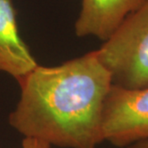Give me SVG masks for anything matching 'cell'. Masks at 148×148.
Masks as SVG:
<instances>
[{
    "mask_svg": "<svg viewBox=\"0 0 148 148\" xmlns=\"http://www.w3.org/2000/svg\"><path fill=\"white\" fill-rule=\"evenodd\" d=\"M18 84L20 99L8 123L24 138L64 148L104 142L102 110L112 81L95 50L57 66L38 65Z\"/></svg>",
    "mask_w": 148,
    "mask_h": 148,
    "instance_id": "1",
    "label": "cell"
},
{
    "mask_svg": "<svg viewBox=\"0 0 148 148\" xmlns=\"http://www.w3.org/2000/svg\"><path fill=\"white\" fill-rule=\"evenodd\" d=\"M95 52L110 72L112 85L129 90L147 88L148 0Z\"/></svg>",
    "mask_w": 148,
    "mask_h": 148,
    "instance_id": "2",
    "label": "cell"
},
{
    "mask_svg": "<svg viewBox=\"0 0 148 148\" xmlns=\"http://www.w3.org/2000/svg\"><path fill=\"white\" fill-rule=\"evenodd\" d=\"M102 136L118 147L148 138V87L129 90L112 85L103 106Z\"/></svg>",
    "mask_w": 148,
    "mask_h": 148,
    "instance_id": "3",
    "label": "cell"
},
{
    "mask_svg": "<svg viewBox=\"0 0 148 148\" xmlns=\"http://www.w3.org/2000/svg\"><path fill=\"white\" fill-rule=\"evenodd\" d=\"M147 0H82V9L75 22V34L78 37L94 36L109 40L133 12Z\"/></svg>",
    "mask_w": 148,
    "mask_h": 148,
    "instance_id": "4",
    "label": "cell"
},
{
    "mask_svg": "<svg viewBox=\"0 0 148 148\" xmlns=\"http://www.w3.org/2000/svg\"><path fill=\"white\" fill-rule=\"evenodd\" d=\"M39 64L19 35L12 0H0V72L20 82Z\"/></svg>",
    "mask_w": 148,
    "mask_h": 148,
    "instance_id": "5",
    "label": "cell"
},
{
    "mask_svg": "<svg viewBox=\"0 0 148 148\" xmlns=\"http://www.w3.org/2000/svg\"><path fill=\"white\" fill-rule=\"evenodd\" d=\"M51 146L42 140L34 138H24L22 148H50Z\"/></svg>",
    "mask_w": 148,
    "mask_h": 148,
    "instance_id": "6",
    "label": "cell"
},
{
    "mask_svg": "<svg viewBox=\"0 0 148 148\" xmlns=\"http://www.w3.org/2000/svg\"><path fill=\"white\" fill-rule=\"evenodd\" d=\"M126 148H148V138L139 140L138 142L127 146Z\"/></svg>",
    "mask_w": 148,
    "mask_h": 148,
    "instance_id": "7",
    "label": "cell"
}]
</instances>
